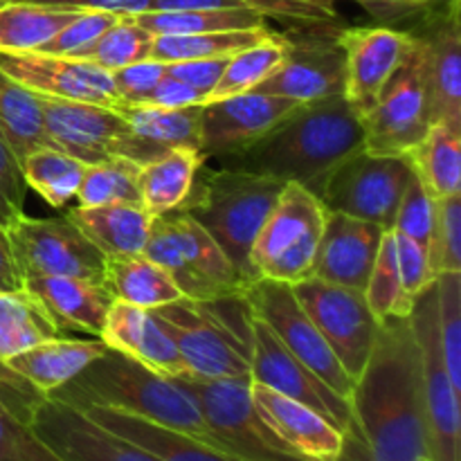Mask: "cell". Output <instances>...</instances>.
<instances>
[{"instance_id": "22", "label": "cell", "mask_w": 461, "mask_h": 461, "mask_svg": "<svg viewBox=\"0 0 461 461\" xmlns=\"http://www.w3.org/2000/svg\"><path fill=\"white\" fill-rule=\"evenodd\" d=\"M385 230L340 212H327L311 277L365 291Z\"/></svg>"}, {"instance_id": "5", "label": "cell", "mask_w": 461, "mask_h": 461, "mask_svg": "<svg viewBox=\"0 0 461 461\" xmlns=\"http://www.w3.org/2000/svg\"><path fill=\"white\" fill-rule=\"evenodd\" d=\"M219 302H194L185 297L174 304L153 309L151 313L178 347L189 378H250L248 320L241 327H234L221 311Z\"/></svg>"}, {"instance_id": "25", "label": "cell", "mask_w": 461, "mask_h": 461, "mask_svg": "<svg viewBox=\"0 0 461 461\" xmlns=\"http://www.w3.org/2000/svg\"><path fill=\"white\" fill-rule=\"evenodd\" d=\"M23 288L43 306L59 331H84L99 338L113 297L95 279L25 277Z\"/></svg>"}, {"instance_id": "52", "label": "cell", "mask_w": 461, "mask_h": 461, "mask_svg": "<svg viewBox=\"0 0 461 461\" xmlns=\"http://www.w3.org/2000/svg\"><path fill=\"white\" fill-rule=\"evenodd\" d=\"M230 57H219V59H189V61H174L167 63V75L176 77V79L185 81L187 86L196 88L198 93L207 97L212 95V90L219 84L221 75L225 70V63Z\"/></svg>"}, {"instance_id": "31", "label": "cell", "mask_w": 461, "mask_h": 461, "mask_svg": "<svg viewBox=\"0 0 461 461\" xmlns=\"http://www.w3.org/2000/svg\"><path fill=\"white\" fill-rule=\"evenodd\" d=\"M102 286L113 300L147 311L185 300L183 291L171 279V275L147 255L106 257Z\"/></svg>"}, {"instance_id": "45", "label": "cell", "mask_w": 461, "mask_h": 461, "mask_svg": "<svg viewBox=\"0 0 461 461\" xmlns=\"http://www.w3.org/2000/svg\"><path fill=\"white\" fill-rule=\"evenodd\" d=\"M437 331L446 372L461 392V273L437 275Z\"/></svg>"}, {"instance_id": "56", "label": "cell", "mask_w": 461, "mask_h": 461, "mask_svg": "<svg viewBox=\"0 0 461 461\" xmlns=\"http://www.w3.org/2000/svg\"><path fill=\"white\" fill-rule=\"evenodd\" d=\"M23 291V277L16 268L12 250H9L7 234L0 225V293H14Z\"/></svg>"}, {"instance_id": "59", "label": "cell", "mask_w": 461, "mask_h": 461, "mask_svg": "<svg viewBox=\"0 0 461 461\" xmlns=\"http://www.w3.org/2000/svg\"><path fill=\"white\" fill-rule=\"evenodd\" d=\"M417 461H430L428 457H423V459H417Z\"/></svg>"}, {"instance_id": "38", "label": "cell", "mask_w": 461, "mask_h": 461, "mask_svg": "<svg viewBox=\"0 0 461 461\" xmlns=\"http://www.w3.org/2000/svg\"><path fill=\"white\" fill-rule=\"evenodd\" d=\"M288 50H291L288 34L273 32V34L257 41L250 48H243L239 52H234L228 59V63H225L223 75H221L219 84L212 90L207 102H216V99L234 97V95L255 90L261 81L268 79L286 61Z\"/></svg>"}, {"instance_id": "14", "label": "cell", "mask_w": 461, "mask_h": 461, "mask_svg": "<svg viewBox=\"0 0 461 461\" xmlns=\"http://www.w3.org/2000/svg\"><path fill=\"white\" fill-rule=\"evenodd\" d=\"M363 149L376 156H408L430 129V113L423 86L421 54L414 48L390 84L383 88L372 111L360 120Z\"/></svg>"}, {"instance_id": "55", "label": "cell", "mask_w": 461, "mask_h": 461, "mask_svg": "<svg viewBox=\"0 0 461 461\" xmlns=\"http://www.w3.org/2000/svg\"><path fill=\"white\" fill-rule=\"evenodd\" d=\"M333 3H336V0H333ZM351 3L360 5V7H363L374 21L381 23V25L396 27L399 23L412 21L410 9L405 7L403 0H351Z\"/></svg>"}, {"instance_id": "34", "label": "cell", "mask_w": 461, "mask_h": 461, "mask_svg": "<svg viewBox=\"0 0 461 461\" xmlns=\"http://www.w3.org/2000/svg\"><path fill=\"white\" fill-rule=\"evenodd\" d=\"M408 162L432 201L461 194V133L430 124L421 142L408 151Z\"/></svg>"}, {"instance_id": "50", "label": "cell", "mask_w": 461, "mask_h": 461, "mask_svg": "<svg viewBox=\"0 0 461 461\" xmlns=\"http://www.w3.org/2000/svg\"><path fill=\"white\" fill-rule=\"evenodd\" d=\"M396 241V261H399L401 284L410 297H417L426 286L435 282V273L430 268V257L423 246L412 241L410 237L394 232Z\"/></svg>"}, {"instance_id": "46", "label": "cell", "mask_w": 461, "mask_h": 461, "mask_svg": "<svg viewBox=\"0 0 461 461\" xmlns=\"http://www.w3.org/2000/svg\"><path fill=\"white\" fill-rule=\"evenodd\" d=\"M432 273H461V194L435 201V225L428 246Z\"/></svg>"}, {"instance_id": "41", "label": "cell", "mask_w": 461, "mask_h": 461, "mask_svg": "<svg viewBox=\"0 0 461 461\" xmlns=\"http://www.w3.org/2000/svg\"><path fill=\"white\" fill-rule=\"evenodd\" d=\"M21 171L27 189L39 194L48 205L66 207L77 196L86 165L66 151L43 147L21 162Z\"/></svg>"}, {"instance_id": "4", "label": "cell", "mask_w": 461, "mask_h": 461, "mask_svg": "<svg viewBox=\"0 0 461 461\" xmlns=\"http://www.w3.org/2000/svg\"><path fill=\"white\" fill-rule=\"evenodd\" d=\"M284 185L268 176L207 167L205 162L194 178L187 201L178 207L219 243L246 286L257 282L250 252L257 234L282 196Z\"/></svg>"}, {"instance_id": "58", "label": "cell", "mask_w": 461, "mask_h": 461, "mask_svg": "<svg viewBox=\"0 0 461 461\" xmlns=\"http://www.w3.org/2000/svg\"><path fill=\"white\" fill-rule=\"evenodd\" d=\"M7 3H14V0H0V7H3V5H7Z\"/></svg>"}, {"instance_id": "39", "label": "cell", "mask_w": 461, "mask_h": 461, "mask_svg": "<svg viewBox=\"0 0 461 461\" xmlns=\"http://www.w3.org/2000/svg\"><path fill=\"white\" fill-rule=\"evenodd\" d=\"M270 25L252 27V30H230V32H203V34H183V36H153L151 54L162 63L189 61V59H219L232 57L243 48H250L257 41L270 36Z\"/></svg>"}, {"instance_id": "15", "label": "cell", "mask_w": 461, "mask_h": 461, "mask_svg": "<svg viewBox=\"0 0 461 461\" xmlns=\"http://www.w3.org/2000/svg\"><path fill=\"white\" fill-rule=\"evenodd\" d=\"M421 54L430 124L461 133V25L459 0H444L412 27Z\"/></svg>"}, {"instance_id": "20", "label": "cell", "mask_w": 461, "mask_h": 461, "mask_svg": "<svg viewBox=\"0 0 461 461\" xmlns=\"http://www.w3.org/2000/svg\"><path fill=\"white\" fill-rule=\"evenodd\" d=\"M297 106L302 104L259 90L203 104L201 153L205 160H219L243 151L286 120Z\"/></svg>"}, {"instance_id": "53", "label": "cell", "mask_w": 461, "mask_h": 461, "mask_svg": "<svg viewBox=\"0 0 461 461\" xmlns=\"http://www.w3.org/2000/svg\"><path fill=\"white\" fill-rule=\"evenodd\" d=\"M144 104H149V106L171 108V111H176V108L203 106V104H205V95L198 93L196 88L187 86L185 81L167 75V70H165V77H162V79L156 84V88L149 93V97L144 99Z\"/></svg>"}, {"instance_id": "24", "label": "cell", "mask_w": 461, "mask_h": 461, "mask_svg": "<svg viewBox=\"0 0 461 461\" xmlns=\"http://www.w3.org/2000/svg\"><path fill=\"white\" fill-rule=\"evenodd\" d=\"M99 338L108 349L120 351L153 372L171 378H189L178 347L151 311L113 300Z\"/></svg>"}, {"instance_id": "10", "label": "cell", "mask_w": 461, "mask_h": 461, "mask_svg": "<svg viewBox=\"0 0 461 461\" xmlns=\"http://www.w3.org/2000/svg\"><path fill=\"white\" fill-rule=\"evenodd\" d=\"M21 277H86L102 284L106 257L81 234L68 216L32 219L25 212L5 223Z\"/></svg>"}, {"instance_id": "42", "label": "cell", "mask_w": 461, "mask_h": 461, "mask_svg": "<svg viewBox=\"0 0 461 461\" xmlns=\"http://www.w3.org/2000/svg\"><path fill=\"white\" fill-rule=\"evenodd\" d=\"M365 302L378 322L392 318H408L412 311L414 300L405 293L399 275V261H396V241L394 232L387 230L381 239L376 261H374L372 275L363 291Z\"/></svg>"}, {"instance_id": "23", "label": "cell", "mask_w": 461, "mask_h": 461, "mask_svg": "<svg viewBox=\"0 0 461 461\" xmlns=\"http://www.w3.org/2000/svg\"><path fill=\"white\" fill-rule=\"evenodd\" d=\"M250 399L261 421L309 461H338L345 435L309 405L250 381Z\"/></svg>"}, {"instance_id": "26", "label": "cell", "mask_w": 461, "mask_h": 461, "mask_svg": "<svg viewBox=\"0 0 461 461\" xmlns=\"http://www.w3.org/2000/svg\"><path fill=\"white\" fill-rule=\"evenodd\" d=\"M201 108H158L149 104H120L117 111L124 115L131 129L126 158L138 165L156 160L171 149H198L201 151Z\"/></svg>"}, {"instance_id": "9", "label": "cell", "mask_w": 461, "mask_h": 461, "mask_svg": "<svg viewBox=\"0 0 461 461\" xmlns=\"http://www.w3.org/2000/svg\"><path fill=\"white\" fill-rule=\"evenodd\" d=\"M178 381L196 399L207 426L232 455L246 461H309L261 421L250 399V378Z\"/></svg>"}, {"instance_id": "13", "label": "cell", "mask_w": 461, "mask_h": 461, "mask_svg": "<svg viewBox=\"0 0 461 461\" xmlns=\"http://www.w3.org/2000/svg\"><path fill=\"white\" fill-rule=\"evenodd\" d=\"M248 329H250V381L261 383L279 394L295 399L322 414L342 435L354 430L351 403L333 392L320 376H315L302 360H297L284 342L270 331L264 320L248 309Z\"/></svg>"}, {"instance_id": "30", "label": "cell", "mask_w": 461, "mask_h": 461, "mask_svg": "<svg viewBox=\"0 0 461 461\" xmlns=\"http://www.w3.org/2000/svg\"><path fill=\"white\" fill-rule=\"evenodd\" d=\"M174 232L178 250L183 255L185 266L189 273L201 282V286L210 293L212 302L228 300V297H241L243 279L239 277L232 261L225 257L219 243L196 223L185 212L174 210L169 214H162Z\"/></svg>"}, {"instance_id": "49", "label": "cell", "mask_w": 461, "mask_h": 461, "mask_svg": "<svg viewBox=\"0 0 461 461\" xmlns=\"http://www.w3.org/2000/svg\"><path fill=\"white\" fill-rule=\"evenodd\" d=\"M167 63L156 61V59H144V61L126 66L122 70L113 72V84L120 104L133 106V104H144L158 81L165 77Z\"/></svg>"}, {"instance_id": "3", "label": "cell", "mask_w": 461, "mask_h": 461, "mask_svg": "<svg viewBox=\"0 0 461 461\" xmlns=\"http://www.w3.org/2000/svg\"><path fill=\"white\" fill-rule=\"evenodd\" d=\"M50 396L75 408L102 405L135 414L230 453L207 426L196 399L185 390L178 378L153 372L147 365L115 349L104 351L79 376Z\"/></svg>"}, {"instance_id": "29", "label": "cell", "mask_w": 461, "mask_h": 461, "mask_svg": "<svg viewBox=\"0 0 461 461\" xmlns=\"http://www.w3.org/2000/svg\"><path fill=\"white\" fill-rule=\"evenodd\" d=\"M66 216L104 257L142 255L153 223V216L140 203L77 205Z\"/></svg>"}, {"instance_id": "48", "label": "cell", "mask_w": 461, "mask_h": 461, "mask_svg": "<svg viewBox=\"0 0 461 461\" xmlns=\"http://www.w3.org/2000/svg\"><path fill=\"white\" fill-rule=\"evenodd\" d=\"M432 225H435V201L423 189L417 176H412L403 194V201L399 205V212H396L392 232L410 237L428 250L432 237Z\"/></svg>"}, {"instance_id": "32", "label": "cell", "mask_w": 461, "mask_h": 461, "mask_svg": "<svg viewBox=\"0 0 461 461\" xmlns=\"http://www.w3.org/2000/svg\"><path fill=\"white\" fill-rule=\"evenodd\" d=\"M151 9H246L279 21L286 34L345 27L333 0H153Z\"/></svg>"}, {"instance_id": "17", "label": "cell", "mask_w": 461, "mask_h": 461, "mask_svg": "<svg viewBox=\"0 0 461 461\" xmlns=\"http://www.w3.org/2000/svg\"><path fill=\"white\" fill-rule=\"evenodd\" d=\"M338 41L345 52V99L363 120L414 48V34L392 25L342 27Z\"/></svg>"}, {"instance_id": "8", "label": "cell", "mask_w": 461, "mask_h": 461, "mask_svg": "<svg viewBox=\"0 0 461 461\" xmlns=\"http://www.w3.org/2000/svg\"><path fill=\"white\" fill-rule=\"evenodd\" d=\"M410 324L421 351L428 459L461 461V392L450 383L441 354L437 331V282L414 297Z\"/></svg>"}, {"instance_id": "40", "label": "cell", "mask_w": 461, "mask_h": 461, "mask_svg": "<svg viewBox=\"0 0 461 461\" xmlns=\"http://www.w3.org/2000/svg\"><path fill=\"white\" fill-rule=\"evenodd\" d=\"M34 390L0 383V461H61L27 426Z\"/></svg>"}, {"instance_id": "28", "label": "cell", "mask_w": 461, "mask_h": 461, "mask_svg": "<svg viewBox=\"0 0 461 461\" xmlns=\"http://www.w3.org/2000/svg\"><path fill=\"white\" fill-rule=\"evenodd\" d=\"M77 410H81L93 421H97L99 426L124 437L131 444L140 446V448H144L160 461H246L237 457V455L216 448V446L205 444L196 437L171 430V428L147 421V419L135 417V414L102 408V405H79Z\"/></svg>"}, {"instance_id": "11", "label": "cell", "mask_w": 461, "mask_h": 461, "mask_svg": "<svg viewBox=\"0 0 461 461\" xmlns=\"http://www.w3.org/2000/svg\"><path fill=\"white\" fill-rule=\"evenodd\" d=\"M241 297L250 313L264 320L270 331L284 342V347L297 360H302L315 376L322 378L342 399H351L354 378L345 372L322 333L311 322L306 311L297 302L291 284L257 279L243 288Z\"/></svg>"}, {"instance_id": "7", "label": "cell", "mask_w": 461, "mask_h": 461, "mask_svg": "<svg viewBox=\"0 0 461 461\" xmlns=\"http://www.w3.org/2000/svg\"><path fill=\"white\" fill-rule=\"evenodd\" d=\"M412 176L405 156H376L358 149L324 178L315 196L327 212L369 221L387 232L394 228L396 212Z\"/></svg>"}, {"instance_id": "16", "label": "cell", "mask_w": 461, "mask_h": 461, "mask_svg": "<svg viewBox=\"0 0 461 461\" xmlns=\"http://www.w3.org/2000/svg\"><path fill=\"white\" fill-rule=\"evenodd\" d=\"M27 426L61 461H160L52 396L32 401Z\"/></svg>"}, {"instance_id": "37", "label": "cell", "mask_w": 461, "mask_h": 461, "mask_svg": "<svg viewBox=\"0 0 461 461\" xmlns=\"http://www.w3.org/2000/svg\"><path fill=\"white\" fill-rule=\"evenodd\" d=\"M129 18H133L151 36L252 30V27L268 25L266 18L246 9H151Z\"/></svg>"}, {"instance_id": "2", "label": "cell", "mask_w": 461, "mask_h": 461, "mask_svg": "<svg viewBox=\"0 0 461 461\" xmlns=\"http://www.w3.org/2000/svg\"><path fill=\"white\" fill-rule=\"evenodd\" d=\"M358 149H363L360 117L345 95H336L302 104L259 142L214 162L225 169L297 183L318 194L324 178Z\"/></svg>"}, {"instance_id": "57", "label": "cell", "mask_w": 461, "mask_h": 461, "mask_svg": "<svg viewBox=\"0 0 461 461\" xmlns=\"http://www.w3.org/2000/svg\"><path fill=\"white\" fill-rule=\"evenodd\" d=\"M405 3H408L414 12L421 14L423 16V14H428L432 7H437V5L444 3V0H405Z\"/></svg>"}, {"instance_id": "21", "label": "cell", "mask_w": 461, "mask_h": 461, "mask_svg": "<svg viewBox=\"0 0 461 461\" xmlns=\"http://www.w3.org/2000/svg\"><path fill=\"white\" fill-rule=\"evenodd\" d=\"M0 70L41 97L120 106L113 75L88 59L54 54H0Z\"/></svg>"}, {"instance_id": "43", "label": "cell", "mask_w": 461, "mask_h": 461, "mask_svg": "<svg viewBox=\"0 0 461 461\" xmlns=\"http://www.w3.org/2000/svg\"><path fill=\"white\" fill-rule=\"evenodd\" d=\"M140 169L129 158H108L97 165H86L84 178L77 189L79 207L111 205V203H140Z\"/></svg>"}, {"instance_id": "27", "label": "cell", "mask_w": 461, "mask_h": 461, "mask_svg": "<svg viewBox=\"0 0 461 461\" xmlns=\"http://www.w3.org/2000/svg\"><path fill=\"white\" fill-rule=\"evenodd\" d=\"M102 338L75 340V338H48L30 349L5 360V367L30 385L36 394L50 396L66 383L79 376L93 360L106 351Z\"/></svg>"}, {"instance_id": "35", "label": "cell", "mask_w": 461, "mask_h": 461, "mask_svg": "<svg viewBox=\"0 0 461 461\" xmlns=\"http://www.w3.org/2000/svg\"><path fill=\"white\" fill-rule=\"evenodd\" d=\"M77 9L14 0L0 7V54L39 52L61 27L77 16Z\"/></svg>"}, {"instance_id": "54", "label": "cell", "mask_w": 461, "mask_h": 461, "mask_svg": "<svg viewBox=\"0 0 461 461\" xmlns=\"http://www.w3.org/2000/svg\"><path fill=\"white\" fill-rule=\"evenodd\" d=\"M27 3L77 9V12H108L115 16H135V14L149 12L153 0H27Z\"/></svg>"}, {"instance_id": "44", "label": "cell", "mask_w": 461, "mask_h": 461, "mask_svg": "<svg viewBox=\"0 0 461 461\" xmlns=\"http://www.w3.org/2000/svg\"><path fill=\"white\" fill-rule=\"evenodd\" d=\"M153 36L138 25L133 18L120 16L81 59L97 63L106 72H117L126 66L144 61L151 54Z\"/></svg>"}, {"instance_id": "12", "label": "cell", "mask_w": 461, "mask_h": 461, "mask_svg": "<svg viewBox=\"0 0 461 461\" xmlns=\"http://www.w3.org/2000/svg\"><path fill=\"white\" fill-rule=\"evenodd\" d=\"M291 288L311 322L318 327L345 372L356 383L381 329V322L369 311L363 293L315 277L293 284Z\"/></svg>"}, {"instance_id": "19", "label": "cell", "mask_w": 461, "mask_h": 461, "mask_svg": "<svg viewBox=\"0 0 461 461\" xmlns=\"http://www.w3.org/2000/svg\"><path fill=\"white\" fill-rule=\"evenodd\" d=\"M39 99L45 133L54 149L84 165H97L115 156L126 158L131 129L117 108L41 95Z\"/></svg>"}, {"instance_id": "36", "label": "cell", "mask_w": 461, "mask_h": 461, "mask_svg": "<svg viewBox=\"0 0 461 461\" xmlns=\"http://www.w3.org/2000/svg\"><path fill=\"white\" fill-rule=\"evenodd\" d=\"M0 133L18 162L32 151L52 147L43 124L39 95L0 70Z\"/></svg>"}, {"instance_id": "33", "label": "cell", "mask_w": 461, "mask_h": 461, "mask_svg": "<svg viewBox=\"0 0 461 461\" xmlns=\"http://www.w3.org/2000/svg\"><path fill=\"white\" fill-rule=\"evenodd\" d=\"M198 149H171L140 169V205L151 216L169 214L187 201L198 169L205 165Z\"/></svg>"}, {"instance_id": "18", "label": "cell", "mask_w": 461, "mask_h": 461, "mask_svg": "<svg viewBox=\"0 0 461 461\" xmlns=\"http://www.w3.org/2000/svg\"><path fill=\"white\" fill-rule=\"evenodd\" d=\"M340 30L288 34L291 50L286 61L255 90L291 99L295 104H311L345 95V52L338 41Z\"/></svg>"}, {"instance_id": "51", "label": "cell", "mask_w": 461, "mask_h": 461, "mask_svg": "<svg viewBox=\"0 0 461 461\" xmlns=\"http://www.w3.org/2000/svg\"><path fill=\"white\" fill-rule=\"evenodd\" d=\"M27 185L23 180L21 162L0 133V225L21 214L25 207Z\"/></svg>"}, {"instance_id": "1", "label": "cell", "mask_w": 461, "mask_h": 461, "mask_svg": "<svg viewBox=\"0 0 461 461\" xmlns=\"http://www.w3.org/2000/svg\"><path fill=\"white\" fill-rule=\"evenodd\" d=\"M354 430L374 461L428 457L421 351L408 318L385 320L351 390Z\"/></svg>"}, {"instance_id": "6", "label": "cell", "mask_w": 461, "mask_h": 461, "mask_svg": "<svg viewBox=\"0 0 461 461\" xmlns=\"http://www.w3.org/2000/svg\"><path fill=\"white\" fill-rule=\"evenodd\" d=\"M327 210L315 194L297 183L284 185L277 205L257 234L250 252L255 279L297 284L313 275L315 252Z\"/></svg>"}, {"instance_id": "47", "label": "cell", "mask_w": 461, "mask_h": 461, "mask_svg": "<svg viewBox=\"0 0 461 461\" xmlns=\"http://www.w3.org/2000/svg\"><path fill=\"white\" fill-rule=\"evenodd\" d=\"M120 16L108 12H79L66 27L57 32L43 48L41 54H54V57H77L81 59L86 50L113 25Z\"/></svg>"}]
</instances>
